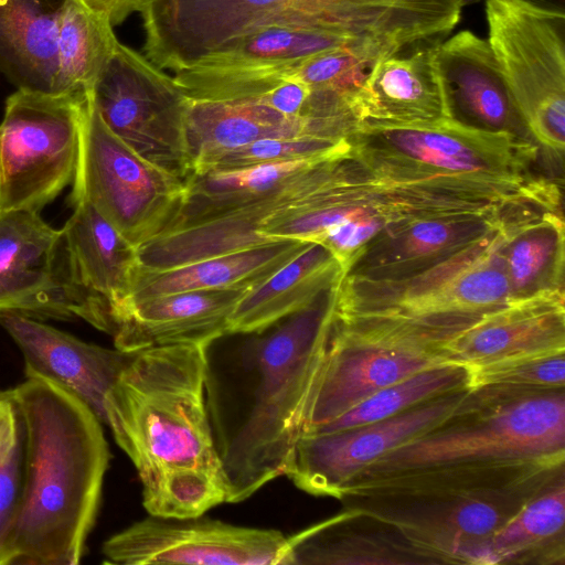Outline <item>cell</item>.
<instances>
[{
  "label": "cell",
  "mask_w": 565,
  "mask_h": 565,
  "mask_svg": "<svg viewBox=\"0 0 565 565\" xmlns=\"http://www.w3.org/2000/svg\"><path fill=\"white\" fill-rule=\"evenodd\" d=\"M349 147L347 139L335 140L318 137L262 139L222 153L204 171L326 158L343 152Z\"/></svg>",
  "instance_id": "35"
},
{
  "label": "cell",
  "mask_w": 565,
  "mask_h": 565,
  "mask_svg": "<svg viewBox=\"0 0 565 565\" xmlns=\"http://www.w3.org/2000/svg\"><path fill=\"white\" fill-rule=\"evenodd\" d=\"M24 462L25 428L21 413L11 396L0 419V552L19 508Z\"/></svg>",
  "instance_id": "36"
},
{
  "label": "cell",
  "mask_w": 565,
  "mask_h": 565,
  "mask_svg": "<svg viewBox=\"0 0 565 565\" xmlns=\"http://www.w3.org/2000/svg\"><path fill=\"white\" fill-rule=\"evenodd\" d=\"M89 97L107 127L139 156L182 181L191 173L189 98L145 55L118 41Z\"/></svg>",
  "instance_id": "10"
},
{
  "label": "cell",
  "mask_w": 565,
  "mask_h": 565,
  "mask_svg": "<svg viewBox=\"0 0 565 565\" xmlns=\"http://www.w3.org/2000/svg\"><path fill=\"white\" fill-rule=\"evenodd\" d=\"M435 43L380 58L356 98L360 126H420L451 119L434 65ZM356 127V128H358Z\"/></svg>",
  "instance_id": "24"
},
{
  "label": "cell",
  "mask_w": 565,
  "mask_h": 565,
  "mask_svg": "<svg viewBox=\"0 0 565 565\" xmlns=\"http://www.w3.org/2000/svg\"><path fill=\"white\" fill-rule=\"evenodd\" d=\"M203 347L136 352L106 399V426L137 469L148 514L199 516L227 499L205 404Z\"/></svg>",
  "instance_id": "2"
},
{
  "label": "cell",
  "mask_w": 565,
  "mask_h": 565,
  "mask_svg": "<svg viewBox=\"0 0 565 565\" xmlns=\"http://www.w3.org/2000/svg\"><path fill=\"white\" fill-rule=\"evenodd\" d=\"M290 137L334 139L312 121L288 117L256 100L189 98L185 141L191 173L204 171L230 150L262 139Z\"/></svg>",
  "instance_id": "25"
},
{
  "label": "cell",
  "mask_w": 565,
  "mask_h": 565,
  "mask_svg": "<svg viewBox=\"0 0 565 565\" xmlns=\"http://www.w3.org/2000/svg\"><path fill=\"white\" fill-rule=\"evenodd\" d=\"M287 536L280 531L204 518L148 514L103 544L105 563L121 565H284Z\"/></svg>",
  "instance_id": "13"
},
{
  "label": "cell",
  "mask_w": 565,
  "mask_h": 565,
  "mask_svg": "<svg viewBox=\"0 0 565 565\" xmlns=\"http://www.w3.org/2000/svg\"><path fill=\"white\" fill-rule=\"evenodd\" d=\"M489 45L529 134L563 159L565 11L527 0H486Z\"/></svg>",
  "instance_id": "7"
},
{
  "label": "cell",
  "mask_w": 565,
  "mask_h": 565,
  "mask_svg": "<svg viewBox=\"0 0 565 565\" xmlns=\"http://www.w3.org/2000/svg\"><path fill=\"white\" fill-rule=\"evenodd\" d=\"M527 1L534 2L536 4H540V6H543L546 8L565 11L564 10V0H527Z\"/></svg>",
  "instance_id": "39"
},
{
  "label": "cell",
  "mask_w": 565,
  "mask_h": 565,
  "mask_svg": "<svg viewBox=\"0 0 565 565\" xmlns=\"http://www.w3.org/2000/svg\"><path fill=\"white\" fill-rule=\"evenodd\" d=\"M470 401L471 388L463 387L377 422L335 431L305 433L295 446L285 476L307 493L339 499L348 482L366 466L448 422Z\"/></svg>",
  "instance_id": "12"
},
{
  "label": "cell",
  "mask_w": 565,
  "mask_h": 565,
  "mask_svg": "<svg viewBox=\"0 0 565 565\" xmlns=\"http://www.w3.org/2000/svg\"><path fill=\"white\" fill-rule=\"evenodd\" d=\"M87 94L17 89L0 122V209L41 213L72 184Z\"/></svg>",
  "instance_id": "8"
},
{
  "label": "cell",
  "mask_w": 565,
  "mask_h": 565,
  "mask_svg": "<svg viewBox=\"0 0 565 565\" xmlns=\"http://www.w3.org/2000/svg\"><path fill=\"white\" fill-rule=\"evenodd\" d=\"M551 350H565L564 294L512 302L452 334L434 352L443 361L472 367Z\"/></svg>",
  "instance_id": "23"
},
{
  "label": "cell",
  "mask_w": 565,
  "mask_h": 565,
  "mask_svg": "<svg viewBox=\"0 0 565 565\" xmlns=\"http://www.w3.org/2000/svg\"><path fill=\"white\" fill-rule=\"evenodd\" d=\"M565 476L564 469L495 489L455 490L422 495L352 494L347 509L394 529L425 564L488 565L487 546L531 498Z\"/></svg>",
  "instance_id": "6"
},
{
  "label": "cell",
  "mask_w": 565,
  "mask_h": 565,
  "mask_svg": "<svg viewBox=\"0 0 565 565\" xmlns=\"http://www.w3.org/2000/svg\"><path fill=\"white\" fill-rule=\"evenodd\" d=\"M363 520L359 532L358 513L347 509L339 515L287 536L284 565L425 563L394 529L374 519L367 533V516L364 514Z\"/></svg>",
  "instance_id": "27"
},
{
  "label": "cell",
  "mask_w": 565,
  "mask_h": 565,
  "mask_svg": "<svg viewBox=\"0 0 565 565\" xmlns=\"http://www.w3.org/2000/svg\"><path fill=\"white\" fill-rule=\"evenodd\" d=\"M89 9L105 14L113 25L121 23L128 15L138 12L145 0H79Z\"/></svg>",
  "instance_id": "38"
},
{
  "label": "cell",
  "mask_w": 565,
  "mask_h": 565,
  "mask_svg": "<svg viewBox=\"0 0 565 565\" xmlns=\"http://www.w3.org/2000/svg\"><path fill=\"white\" fill-rule=\"evenodd\" d=\"M565 476L531 498L490 539L491 564L565 563Z\"/></svg>",
  "instance_id": "30"
},
{
  "label": "cell",
  "mask_w": 565,
  "mask_h": 565,
  "mask_svg": "<svg viewBox=\"0 0 565 565\" xmlns=\"http://www.w3.org/2000/svg\"><path fill=\"white\" fill-rule=\"evenodd\" d=\"M10 401H11V395H10L9 391L0 393V419L6 411L7 406L9 405Z\"/></svg>",
  "instance_id": "40"
},
{
  "label": "cell",
  "mask_w": 565,
  "mask_h": 565,
  "mask_svg": "<svg viewBox=\"0 0 565 565\" xmlns=\"http://www.w3.org/2000/svg\"><path fill=\"white\" fill-rule=\"evenodd\" d=\"M61 228L72 286L84 320L113 333V311L128 297L139 266L137 247L88 203L79 202Z\"/></svg>",
  "instance_id": "19"
},
{
  "label": "cell",
  "mask_w": 565,
  "mask_h": 565,
  "mask_svg": "<svg viewBox=\"0 0 565 565\" xmlns=\"http://www.w3.org/2000/svg\"><path fill=\"white\" fill-rule=\"evenodd\" d=\"M138 12L145 56L174 73L258 28L307 26L291 0H145Z\"/></svg>",
  "instance_id": "14"
},
{
  "label": "cell",
  "mask_w": 565,
  "mask_h": 565,
  "mask_svg": "<svg viewBox=\"0 0 565 565\" xmlns=\"http://www.w3.org/2000/svg\"><path fill=\"white\" fill-rule=\"evenodd\" d=\"M469 406L383 455L343 488L405 470L514 459H565V393L473 387Z\"/></svg>",
  "instance_id": "5"
},
{
  "label": "cell",
  "mask_w": 565,
  "mask_h": 565,
  "mask_svg": "<svg viewBox=\"0 0 565 565\" xmlns=\"http://www.w3.org/2000/svg\"><path fill=\"white\" fill-rule=\"evenodd\" d=\"M469 369L463 365L443 362L429 366L383 387L341 416L307 433L342 430L385 419L429 398L469 387Z\"/></svg>",
  "instance_id": "32"
},
{
  "label": "cell",
  "mask_w": 565,
  "mask_h": 565,
  "mask_svg": "<svg viewBox=\"0 0 565 565\" xmlns=\"http://www.w3.org/2000/svg\"><path fill=\"white\" fill-rule=\"evenodd\" d=\"M469 387L565 388V350L533 352L468 367Z\"/></svg>",
  "instance_id": "34"
},
{
  "label": "cell",
  "mask_w": 565,
  "mask_h": 565,
  "mask_svg": "<svg viewBox=\"0 0 565 565\" xmlns=\"http://www.w3.org/2000/svg\"><path fill=\"white\" fill-rule=\"evenodd\" d=\"M347 141L370 173L392 183L516 201L537 193L545 182L531 172L537 147L527 138L455 119L360 126Z\"/></svg>",
  "instance_id": "4"
},
{
  "label": "cell",
  "mask_w": 565,
  "mask_h": 565,
  "mask_svg": "<svg viewBox=\"0 0 565 565\" xmlns=\"http://www.w3.org/2000/svg\"><path fill=\"white\" fill-rule=\"evenodd\" d=\"M250 289L191 290L126 300L111 315L115 348L138 352L170 344L205 345L227 333Z\"/></svg>",
  "instance_id": "20"
},
{
  "label": "cell",
  "mask_w": 565,
  "mask_h": 565,
  "mask_svg": "<svg viewBox=\"0 0 565 565\" xmlns=\"http://www.w3.org/2000/svg\"><path fill=\"white\" fill-rule=\"evenodd\" d=\"M58 7L0 0V74L17 89L54 94Z\"/></svg>",
  "instance_id": "29"
},
{
  "label": "cell",
  "mask_w": 565,
  "mask_h": 565,
  "mask_svg": "<svg viewBox=\"0 0 565 565\" xmlns=\"http://www.w3.org/2000/svg\"><path fill=\"white\" fill-rule=\"evenodd\" d=\"M562 191L504 207L498 249L512 301L564 294V218Z\"/></svg>",
  "instance_id": "22"
},
{
  "label": "cell",
  "mask_w": 565,
  "mask_h": 565,
  "mask_svg": "<svg viewBox=\"0 0 565 565\" xmlns=\"http://www.w3.org/2000/svg\"><path fill=\"white\" fill-rule=\"evenodd\" d=\"M118 40L109 19L79 0H62L57 18L55 95H84L110 57Z\"/></svg>",
  "instance_id": "31"
},
{
  "label": "cell",
  "mask_w": 565,
  "mask_h": 565,
  "mask_svg": "<svg viewBox=\"0 0 565 565\" xmlns=\"http://www.w3.org/2000/svg\"><path fill=\"white\" fill-rule=\"evenodd\" d=\"M399 51L390 43L363 39L287 66L280 78H292L312 88L358 95L372 66L380 58Z\"/></svg>",
  "instance_id": "33"
},
{
  "label": "cell",
  "mask_w": 565,
  "mask_h": 565,
  "mask_svg": "<svg viewBox=\"0 0 565 565\" xmlns=\"http://www.w3.org/2000/svg\"><path fill=\"white\" fill-rule=\"evenodd\" d=\"M340 281L264 329L231 332L235 342L221 335L203 347L205 404L226 503L244 501L285 476L303 430Z\"/></svg>",
  "instance_id": "1"
},
{
  "label": "cell",
  "mask_w": 565,
  "mask_h": 565,
  "mask_svg": "<svg viewBox=\"0 0 565 565\" xmlns=\"http://www.w3.org/2000/svg\"><path fill=\"white\" fill-rule=\"evenodd\" d=\"M0 312L39 320L84 319L70 279L62 231L39 212L0 209Z\"/></svg>",
  "instance_id": "15"
},
{
  "label": "cell",
  "mask_w": 565,
  "mask_h": 565,
  "mask_svg": "<svg viewBox=\"0 0 565 565\" xmlns=\"http://www.w3.org/2000/svg\"><path fill=\"white\" fill-rule=\"evenodd\" d=\"M360 40L311 26L270 24L230 41L175 72L173 78L190 99H218L241 86L269 81L286 66Z\"/></svg>",
  "instance_id": "16"
},
{
  "label": "cell",
  "mask_w": 565,
  "mask_h": 565,
  "mask_svg": "<svg viewBox=\"0 0 565 565\" xmlns=\"http://www.w3.org/2000/svg\"><path fill=\"white\" fill-rule=\"evenodd\" d=\"M0 326L20 349L26 377H41L68 392L106 425L108 394L136 352L88 343L17 312H0Z\"/></svg>",
  "instance_id": "17"
},
{
  "label": "cell",
  "mask_w": 565,
  "mask_h": 565,
  "mask_svg": "<svg viewBox=\"0 0 565 565\" xmlns=\"http://www.w3.org/2000/svg\"><path fill=\"white\" fill-rule=\"evenodd\" d=\"M433 56L451 119L486 130L529 134L486 39L462 30L437 42Z\"/></svg>",
  "instance_id": "21"
},
{
  "label": "cell",
  "mask_w": 565,
  "mask_h": 565,
  "mask_svg": "<svg viewBox=\"0 0 565 565\" xmlns=\"http://www.w3.org/2000/svg\"><path fill=\"white\" fill-rule=\"evenodd\" d=\"M309 243L284 238L173 268L150 270L138 266L126 300L191 290L252 289Z\"/></svg>",
  "instance_id": "26"
},
{
  "label": "cell",
  "mask_w": 565,
  "mask_h": 565,
  "mask_svg": "<svg viewBox=\"0 0 565 565\" xmlns=\"http://www.w3.org/2000/svg\"><path fill=\"white\" fill-rule=\"evenodd\" d=\"M342 277V268L332 253L321 243L310 242L242 297L230 317L227 333L264 329L302 309Z\"/></svg>",
  "instance_id": "28"
},
{
  "label": "cell",
  "mask_w": 565,
  "mask_h": 565,
  "mask_svg": "<svg viewBox=\"0 0 565 565\" xmlns=\"http://www.w3.org/2000/svg\"><path fill=\"white\" fill-rule=\"evenodd\" d=\"M503 207L392 223L355 256L343 277L397 281L420 274L498 230Z\"/></svg>",
  "instance_id": "18"
},
{
  "label": "cell",
  "mask_w": 565,
  "mask_h": 565,
  "mask_svg": "<svg viewBox=\"0 0 565 565\" xmlns=\"http://www.w3.org/2000/svg\"><path fill=\"white\" fill-rule=\"evenodd\" d=\"M182 192L181 179L139 156L107 127L88 92L72 205L88 203L138 248L169 222Z\"/></svg>",
  "instance_id": "9"
},
{
  "label": "cell",
  "mask_w": 565,
  "mask_h": 565,
  "mask_svg": "<svg viewBox=\"0 0 565 565\" xmlns=\"http://www.w3.org/2000/svg\"><path fill=\"white\" fill-rule=\"evenodd\" d=\"M392 223L381 216L350 220L328 230L316 243L332 253L344 275L355 256Z\"/></svg>",
  "instance_id": "37"
},
{
  "label": "cell",
  "mask_w": 565,
  "mask_h": 565,
  "mask_svg": "<svg viewBox=\"0 0 565 565\" xmlns=\"http://www.w3.org/2000/svg\"><path fill=\"white\" fill-rule=\"evenodd\" d=\"M443 362L404 329L335 312L307 402L302 434L341 416L383 387Z\"/></svg>",
  "instance_id": "11"
},
{
  "label": "cell",
  "mask_w": 565,
  "mask_h": 565,
  "mask_svg": "<svg viewBox=\"0 0 565 565\" xmlns=\"http://www.w3.org/2000/svg\"><path fill=\"white\" fill-rule=\"evenodd\" d=\"M25 428L22 494L0 565H76L100 502L110 452L103 424L41 377L10 390Z\"/></svg>",
  "instance_id": "3"
}]
</instances>
